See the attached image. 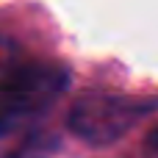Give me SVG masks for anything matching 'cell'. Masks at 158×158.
Returning a JSON list of instances; mask_svg holds the SVG:
<instances>
[{
    "mask_svg": "<svg viewBox=\"0 0 158 158\" xmlns=\"http://www.w3.org/2000/svg\"><path fill=\"white\" fill-rule=\"evenodd\" d=\"M69 69L56 61L22 58L0 69V139L42 119L67 92Z\"/></svg>",
    "mask_w": 158,
    "mask_h": 158,
    "instance_id": "1",
    "label": "cell"
},
{
    "mask_svg": "<svg viewBox=\"0 0 158 158\" xmlns=\"http://www.w3.org/2000/svg\"><path fill=\"white\" fill-rule=\"evenodd\" d=\"M50 147H53V142H50V139H44V136L33 133L31 139H25V142H22V147H19V150H14L11 156H6V158H44L47 153H50Z\"/></svg>",
    "mask_w": 158,
    "mask_h": 158,
    "instance_id": "3",
    "label": "cell"
},
{
    "mask_svg": "<svg viewBox=\"0 0 158 158\" xmlns=\"http://www.w3.org/2000/svg\"><path fill=\"white\" fill-rule=\"evenodd\" d=\"M156 103L139 100L119 92H86L81 94L67 114V128L72 136H78L86 144L106 147L119 142L125 133H131Z\"/></svg>",
    "mask_w": 158,
    "mask_h": 158,
    "instance_id": "2",
    "label": "cell"
},
{
    "mask_svg": "<svg viewBox=\"0 0 158 158\" xmlns=\"http://www.w3.org/2000/svg\"><path fill=\"white\" fill-rule=\"evenodd\" d=\"M142 158H158V128L147 136L144 142V150H142Z\"/></svg>",
    "mask_w": 158,
    "mask_h": 158,
    "instance_id": "4",
    "label": "cell"
}]
</instances>
